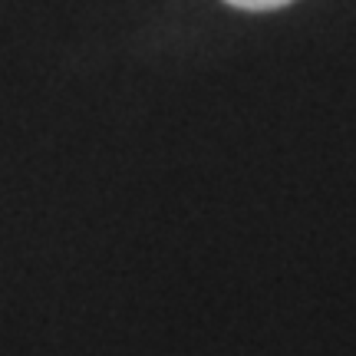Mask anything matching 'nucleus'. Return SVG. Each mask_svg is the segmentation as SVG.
I'll use <instances>...</instances> for the list:
<instances>
[{
  "mask_svg": "<svg viewBox=\"0 0 356 356\" xmlns=\"http://www.w3.org/2000/svg\"><path fill=\"white\" fill-rule=\"evenodd\" d=\"M238 10H277V7H287L291 0H225Z\"/></svg>",
  "mask_w": 356,
  "mask_h": 356,
  "instance_id": "obj_1",
  "label": "nucleus"
}]
</instances>
